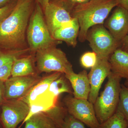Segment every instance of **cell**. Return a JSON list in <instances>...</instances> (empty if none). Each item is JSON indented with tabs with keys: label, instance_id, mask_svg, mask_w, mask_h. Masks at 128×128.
I'll use <instances>...</instances> for the list:
<instances>
[{
	"label": "cell",
	"instance_id": "6da1fadb",
	"mask_svg": "<svg viewBox=\"0 0 128 128\" xmlns=\"http://www.w3.org/2000/svg\"><path fill=\"white\" fill-rule=\"evenodd\" d=\"M32 0H17L10 14L0 22V48L8 50L19 48L25 42L28 18L32 10Z\"/></svg>",
	"mask_w": 128,
	"mask_h": 128
},
{
	"label": "cell",
	"instance_id": "7a4b0ae2",
	"mask_svg": "<svg viewBox=\"0 0 128 128\" xmlns=\"http://www.w3.org/2000/svg\"><path fill=\"white\" fill-rule=\"evenodd\" d=\"M118 5V0H89L75 7L70 13L79 23V41L85 42L89 28L94 25L103 24L112 9Z\"/></svg>",
	"mask_w": 128,
	"mask_h": 128
},
{
	"label": "cell",
	"instance_id": "3957f363",
	"mask_svg": "<svg viewBox=\"0 0 128 128\" xmlns=\"http://www.w3.org/2000/svg\"><path fill=\"white\" fill-rule=\"evenodd\" d=\"M42 9L37 2L32 12L27 32L30 49L36 52L49 47L56 46L61 42L54 39L50 34Z\"/></svg>",
	"mask_w": 128,
	"mask_h": 128
},
{
	"label": "cell",
	"instance_id": "277c9868",
	"mask_svg": "<svg viewBox=\"0 0 128 128\" xmlns=\"http://www.w3.org/2000/svg\"><path fill=\"white\" fill-rule=\"evenodd\" d=\"M107 77L104 90L94 104L96 116L100 124L114 114L119 102L122 78L112 71Z\"/></svg>",
	"mask_w": 128,
	"mask_h": 128
},
{
	"label": "cell",
	"instance_id": "5b68a950",
	"mask_svg": "<svg viewBox=\"0 0 128 128\" xmlns=\"http://www.w3.org/2000/svg\"><path fill=\"white\" fill-rule=\"evenodd\" d=\"M35 60L39 72H58L64 74L74 72L72 64L67 59L66 54L56 46L38 50Z\"/></svg>",
	"mask_w": 128,
	"mask_h": 128
},
{
	"label": "cell",
	"instance_id": "8992f818",
	"mask_svg": "<svg viewBox=\"0 0 128 128\" xmlns=\"http://www.w3.org/2000/svg\"><path fill=\"white\" fill-rule=\"evenodd\" d=\"M86 40L98 56L108 58L121 45V41L114 38L103 24L90 28L88 31Z\"/></svg>",
	"mask_w": 128,
	"mask_h": 128
},
{
	"label": "cell",
	"instance_id": "52a82bcc",
	"mask_svg": "<svg viewBox=\"0 0 128 128\" xmlns=\"http://www.w3.org/2000/svg\"><path fill=\"white\" fill-rule=\"evenodd\" d=\"M63 102L68 114L90 128H100V124L96 116L94 104L88 100L70 95L64 98Z\"/></svg>",
	"mask_w": 128,
	"mask_h": 128
},
{
	"label": "cell",
	"instance_id": "ba28073f",
	"mask_svg": "<svg viewBox=\"0 0 128 128\" xmlns=\"http://www.w3.org/2000/svg\"><path fill=\"white\" fill-rule=\"evenodd\" d=\"M0 109V117L3 128H16L26 118L30 107L21 99H6Z\"/></svg>",
	"mask_w": 128,
	"mask_h": 128
},
{
	"label": "cell",
	"instance_id": "9c48e42d",
	"mask_svg": "<svg viewBox=\"0 0 128 128\" xmlns=\"http://www.w3.org/2000/svg\"><path fill=\"white\" fill-rule=\"evenodd\" d=\"M67 114L66 108L58 104L50 110L32 114L24 121V128H60Z\"/></svg>",
	"mask_w": 128,
	"mask_h": 128
},
{
	"label": "cell",
	"instance_id": "30bf717a",
	"mask_svg": "<svg viewBox=\"0 0 128 128\" xmlns=\"http://www.w3.org/2000/svg\"><path fill=\"white\" fill-rule=\"evenodd\" d=\"M42 77L38 74L11 76L4 82L6 99L23 98L41 80Z\"/></svg>",
	"mask_w": 128,
	"mask_h": 128
},
{
	"label": "cell",
	"instance_id": "8fae6325",
	"mask_svg": "<svg viewBox=\"0 0 128 128\" xmlns=\"http://www.w3.org/2000/svg\"><path fill=\"white\" fill-rule=\"evenodd\" d=\"M111 72V66L109 58L97 56L96 64L88 74L90 86L88 100L93 104L98 97L102 84Z\"/></svg>",
	"mask_w": 128,
	"mask_h": 128
},
{
	"label": "cell",
	"instance_id": "7c38bea8",
	"mask_svg": "<svg viewBox=\"0 0 128 128\" xmlns=\"http://www.w3.org/2000/svg\"><path fill=\"white\" fill-rule=\"evenodd\" d=\"M105 25L112 36L121 41L128 33V11L116 6Z\"/></svg>",
	"mask_w": 128,
	"mask_h": 128
},
{
	"label": "cell",
	"instance_id": "4fadbf2b",
	"mask_svg": "<svg viewBox=\"0 0 128 128\" xmlns=\"http://www.w3.org/2000/svg\"><path fill=\"white\" fill-rule=\"evenodd\" d=\"M44 10L46 23L52 36L56 30L73 18L68 12L51 2H50Z\"/></svg>",
	"mask_w": 128,
	"mask_h": 128
},
{
	"label": "cell",
	"instance_id": "5bb4252c",
	"mask_svg": "<svg viewBox=\"0 0 128 128\" xmlns=\"http://www.w3.org/2000/svg\"><path fill=\"white\" fill-rule=\"evenodd\" d=\"M65 76L71 85L74 97L88 100L90 86L87 72L84 70L78 74L74 72Z\"/></svg>",
	"mask_w": 128,
	"mask_h": 128
},
{
	"label": "cell",
	"instance_id": "9a60e30c",
	"mask_svg": "<svg viewBox=\"0 0 128 128\" xmlns=\"http://www.w3.org/2000/svg\"><path fill=\"white\" fill-rule=\"evenodd\" d=\"M80 32V26L76 18H73L70 22L58 28L54 32L52 36L56 40L64 41L67 44L75 47Z\"/></svg>",
	"mask_w": 128,
	"mask_h": 128
},
{
	"label": "cell",
	"instance_id": "2e32d148",
	"mask_svg": "<svg viewBox=\"0 0 128 128\" xmlns=\"http://www.w3.org/2000/svg\"><path fill=\"white\" fill-rule=\"evenodd\" d=\"M63 73L55 72L52 74L42 77L41 80L33 88L29 93L21 98L30 106L39 97L48 90L52 82L59 77Z\"/></svg>",
	"mask_w": 128,
	"mask_h": 128
},
{
	"label": "cell",
	"instance_id": "e0dca14e",
	"mask_svg": "<svg viewBox=\"0 0 128 128\" xmlns=\"http://www.w3.org/2000/svg\"><path fill=\"white\" fill-rule=\"evenodd\" d=\"M111 71L121 78L128 80V54L118 48L109 58Z\"/></svg>",
	"mask_w": 128,
	"mask_h": 128
},
{
	"label": "cell",
	"instance_id": "ac0fdd59",
	"mask_svg": "<svg viewBox=\"0 0 128 128\" xmlns=\"http://www.w3.org/2000/svg\"><path fill=\"white\" fill-rule=\"evenodd\" d=\"M38 74L32 56L18 58L14 60L11 70V76H25Z\"/></svg>",
	"mask_w": 128,
	"mask_h": 128
},
{
	"label": "cell",
	"instance_id": "d6986e66",
	"mask_svg": "<svg viewBox=\"0 0 128 128\" xmlns=\"http://www.w3.org/2000/svg\"><path fill=\"white\" fill-rule=\"evenodd\" d=\"M69 82L64 74H62L52 82L48 91L53 96L58 98L60 94L64 92L73 94Z\"/></svg>",
	"mask_w": 128,
	"mask_h": 128
},
{
	"label": "cell",
	"instance_id": "ffe728a7",
	"mask_svg": "<svg viewBox=\"0 0 128 128\" xmlns=\"http://www.w3.org/2000/svg\"><path fill=\"white\" fill-rule=\"evenodd\" d=\"M100 128H128V121L119 109L103 123Z\"/></svg>",
	"mask_w": 128,
	"mask_h": 128
},
{
	"label": "cell",
	"instance_id": "44dd1931",
	"mask_svg": "<svg viewBox=\"0 0 128 128\" xmlns=\"http://www.w3.org/2000/svg\"><path fill=\"white\" fill-rule=\"evenodd\" d=\"M25 53V50H8L0 48V66L13 62L14 60L20 58Z\"/></svg>",
	"mask_w": 128,
	"mask_h": 128
},
{
	"label": "cell",
	"instance_id": "7402d4cb",
	"mask_svg": "<svg viewBox=\"0 0 128 128\" xmlns=\"http://www.w3.org/2000/svg\"><path fill=\"white\" fill-rule=\"evenodd\" d=\"M118 109L120 110L128 121V88L121 85Z\"/></svg>",
	"mask_w": 128,
	"mask_h": 128
},
{
	"label": "cell",
	"instance_id": "603a6c76",
	"mask_svg": "<svg viewBox=\"0 0 128 128\" xmlns=\"http://www.w3.org/2000/svg\"><path fill=\"white\" fill-rule=\"evenodd\" d=\"M89 0H50V2L57 5L70 13L78 5L87 2Z\"/></svg>",
	"mask_w": 128,
	"mask_h": 128
},
{
	"label": "cell",
	"instance_id": "cb8c5ba5",
	"mask_svg": "<svg viewBox=\"0 0 128 128\" xmlns=\"http://www.w3.org/2000/svg\"><path fill=\"white\" fill-rule=\"evenodd\" d=\"M97 58V55L94 52H88L83 54L80 58L81 64L86 68H92L95 65Z\"/></svg>",
	"mask_w": 128,
	"mask_h": 128
},
{
	"label": "cell",
	"instance_id": "d4e9b609",
	"mask_svg": "<svg viewBox=\"0 0 128 128\" xmlns=\"http://www.w3.org/2000/svg\"><path fill=\"white\" fill-rule=\"evenodd\" d=\"M60 128H86L84 124L68 114Z\"/></svg>",
	"mask_w": 128,
	"mask_h": 128
},
{
	"label": "cell",
	"instance_id": "484cf974",
	"mask_svg": "<svg viewBox=\"0 0 128 128\" xmlns=\"http://www.w3.org/2000/svg\"><path fill=\"white\" fill-rule=\"evenodd\" d=\"M13 62H9L0 66V81L5 82L11 76L12 68Z\"/></svg>",
	"mask_w": 128,
	"mask_h": 128
},
{
	"label": "cell",
	"instance_id": "4316f807",
	"mask_svg": "<svg viewBox=\"0 0 128 128\" xmlns=\"http://www.w3.org/2000/svg\"><path fill=\"white\" fill-rule=\"evenodd\" d=\"M17 0H14L4 6L0 8V22L10 14L14 9Z\"/></svg>",
	"mask_w": 128,
	"mask_h": 128
},
{
	"label": "cell",
	"instance_id": "83f0119b",
	"mask_svg": "<svg viewBox=\"0 0 128 128\" xmlns=\"http://www.w3.org/2000/svg\"><path fill=\"white\" fill-rule=\"evenodd\" d=\"M6 100L4 82L0 81V108L1 106Z\"/></svg>",
	"mask_w": 128,
	"mask_h": 128
},
{
	"label": "cell",
	"instance_id": "f1b7e54d",
	"mask_svg": "<svg viewBox=\"0 0 128 128\" xmlns=\"http://www.w3.org/2000/svg\"><path fill=\"white\" fill-rule=\"evenodd\" d=\"M120 48L128 54V33L121 41Z\"/></svg>",
	"mask_w": 128,
	"mask_h": 128
},
{
	"label": "cell",
	"instance_id": "f546056e",
	"mask_svg": "<svg viewBox=\"0 0 128 128\" xmlns=\"http://www.w3.org/2000/svg\"><path fill=\"white\" fill-rule=\"evenodd\" d=\"M118 6H121L128 11V0H118Z\"/></svg>",
	"mask_w": 128,
	"mask_h": 128
},
{
	"label": "cell",
	"instance_id": "4dcf8cb0",
	"mask_svg": "<svg viewBox=\"0 0 128 128\" xmlns=\"http://www.w3.org/2000/svg\"><path fill=\"white\" fill-rule=\"evenodd\" d=\"M38 3L43 9L47 5L49 4L50 0H37Z\"/></svg>",
	"mask_w": 128,
	"mask_h": 128
},
{
	"label": "cell",
	"instance_id": "1f68e13d",
	"mask_svg": "<svg viewBox=\"0 0 128 128\" xmlns=\"http://www.w3.org/2000/svg\"><path fill=\"white\" fill-rule=\"evenodd\" d=\"M14 0H0V8L4 6Z\"/></svg>",
	"mask_w": 128,
	"mask_h": 128
},
{
	"label": "cell",
	"instance_id": "d6a6232c",
	"mask_svg": "<svg viewBox=\"0 0 128 128\" xmlns=\"http://www.w3.org/2000/svg\"><path fill=\"white\" fill-rule=\"evenodd\" d=\"M124 86L126 87H128V80H126V81L124 82Z\"/></svg>",
	"mask_w": 128,
	"mask_h": 128
},
{
	"label": "cell",
	"instance_id": "836d02e7",
	"mask_svg": "<svg viewBox=\"0 0 128 128\" xmlns=\"http://www.w3.org/2000/svg\"><path fill=\"white\" fill-rule=\"evenodd\" d=\"M1 109L0 108V114ZM0 128H3L2 127V124L0 120Z\"/></svg>",
	"mask_w": 128,
	"mask_h": 128
}]
</instances>
